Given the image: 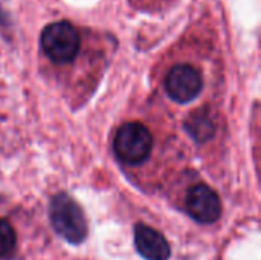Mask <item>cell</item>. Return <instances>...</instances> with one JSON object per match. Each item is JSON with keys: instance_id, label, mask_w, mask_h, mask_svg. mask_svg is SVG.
Wrapping results in <instances>:
<instances>
[{"instance_id": "obj_4", "label": "cell", "mask_w": 261, "mask_h": 260, "mask_svg": "<svg viewBox=\"0 0 261 260\" xmlns=\"http://www.w3.org/2000/svg\"><path fill=\"white\" fill-rule=\"evenodd\" d=\"M185 207L188 215L200 224H214L222 216L219 195L205 184H197L190 188Z\"/></svg>"}, {"instance_id": "obj_3", "label": "cell", "mask_w": 261, "mask_h": 260, "mask_svg": "<svg viewBox=\"0 0 261 260\" xmlns=\"http://www.w3.org/2000/svg\"><path fill=\"white\" fill-rule=\"evenodd\" d=\"M40 43L44 54L55 63L72 61L80 49L78 32L67 21H55L46 26Z\"/></svg>"}, {"instance_id": "obj_5", "label": "cell", "mask_w": 261, "mask_h": 260, "mask_svg": "<svg viewBox=\"0 0 261 260\" xmlns=\"http://www.w3.org/2000/svg\"><path fill=\"white\" fill-rule=\"evenodd\" d=\"M168 95L177 103H188L194 100L202 90V77L190 64L174 66L165 81Z\"/></svg>"}, {"instance_id": "obj_7", "label": "cell", "mask_w": 261, "mask_h": 260, "mask_svg": "<svg viewBox=\"0 0 261 260\" xmlns=\"http://www.w3.org/2000/svg\"><path fill=\"white\" fill-rule=\"evenodd\" d=\"M187 130L190 132V135L199 141V143H205L208 139L213 138L214 132H216V123L211 116L210 112H196L194 115H191L187 121Z\"/></svg>"}, {"instance_id": "obj_6", "label": "cell", "mask_w": 261, "mask_h": 260, "mask_svg": "<svg viewBox=\"0 0 261 260\" xmlns=\"http://www.w3.org/2000/svg\"><path fill=\"white\" fill-rule=\"evenodd\" d=\"M135 245L138 253L145 260H168L171 254L170 244L165 236L145 224L136 225Z\"/></svg>"}, {"instance_id": "obj_1", "label": "cell", "mask_w": 261, "mask_h": 260, "mask_svg": "<svg viewBox=\"0 0 261 260\" xmlns=\"http://www.w3.org/2000/svg\"><path fill=\"white\" fill-rule=\"evenodd\" d=\"M49 219L63 239L70 244H80L87 236V221L80 205L66 193H58L49 205Z\"/></svg>"}, {"instance_id": "obj_8", "label": "cell", "mask_w": 261, "mask_h": 260, "mask_svg": "<svg viewBox=\"0 0 261 260\" xmlns=\"http://www.w3.org/2000/svg\"><path fill=\"white\" fill-rule=\"evenodd\" d=\"M17 247L15 231L9 222L0 219V260L9 259Z\"/></svg>"}, {"instance_id": "obj_2", "label": "cell", "mask_w": 261, "mask_h": 260, "mask_svg": "<svg viewBox=\"0 0 261 260\" xmlns=\"http://www.w3.org/2000/svg\"><path fill=\"white\" fill-rule=\"evenodd\" d=\"M153 138L150 130L141 123H127L116 132L113 149L119 161L128 166L144 162L151 153Z\"/></svg>"}]
</instances>
